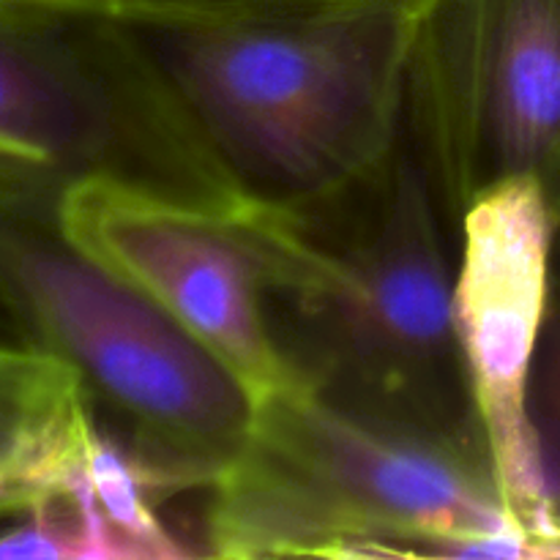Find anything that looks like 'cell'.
Segmentation results:
<instances>
[{"instance_id":"cell-1","label":"cell","mask_w":560,"mask_h":560,"mask_svg":"<svg viewBox=\"0 0 560 560\" xmlns=\"http://www.w3.org/2000/svg\"><path fill=\"white\" fill-rule=\"evenodd\" d=\"M427 5L96 20L118 47L126 91L189 164L195 197L315 211L364 189L402 142Z\"/></svg>"},{"instance_id":"cell-2","label":"cell","mask_w":560,"mask_h":560,"mask_svg":"<svg viewBox=\"0 0 560 560\" xmlns=\"http://www.w3.org/2000/svg\"><path fill=\"white\" fill-rule=\"evenodd\" d=\"M208 490L219 558H552L479 452L345 408L310 377L257 405Z\"/></svg>"},{"instance_id":"cell-3","label":"cell","mask_w":560,"mask_h":560,"mask_svg":"<svg viewBox=\"0 0 560 560\" xmlns=\"http://www.w3.org/2000/svg\"><path fill=\"white\" fill-rule=\"evenodd\" d=\"M217 206L255 246L268 299L304 339L299 366L326 397L485 457L454 334L446 208L410 142L372 178L348 238L323 241L290 208Z\"/></svg>"},{"instance_id":"cell-4","label":"cell","mask_w":560,"mask_h":560,"mask_svg":"<svg viewBox=\"0 0 560 560\" xmlns=\"http://www.w3.org/2000/svg\"><path fill=\"white\" fill-rule=\"evenodd\" d=\"M0 295L63 355L175 492L211 487L238 457L257 402L235 372L145 295L0 197Z\"/></svg>"},{"instance_id":"cell-5","label":"cell","mask_w":560,"mask_h":560,"mask_svg":"<svg viewBox=\"0 0 560 560\" xmlns=\"http://www.w3.org/2000/svg\"><path fill=\"white\" fill-rule=\"evenodd\" d=\"M405 135L452 222L517 175H536L560 208V0H432Z\"/></svg>"},{"instance_id":"cell-6","label":"cell","mask_w":560,"mask_h":560,"mask_svg":"<svg viewBox=\"0 0 560 560\" xmlns=\"http://www.w3.org/2000/svg\"><path fill=\"white\" fill-rule=\"evenodd\" d=\"M52 224L217 353L257 405L306 377L277 337L255 246L222 206L93 167L55 189Z\"/></svg>"},{"instance_id":"cell-7","label":"cell","mask_w":560,"mask_h":560,"mask_svg":"<svg viewBox=\"0 0 560 560\" xmlns=\"http://www.w3.org/2000/svg\"><path fill=\"white\" fill-rule=\"evenodd\" d=\"M560 208L536 175L476 195L459 213L452 315L487 468L512 517L560 558L528 392L550 310Z\"/></svg>"},{"instance_id":"cell-8","label":"cell","mask_w":560,"mask_h":560,"mask_svg":"<svg viewBox=\"0 0 560 560\" xmlns=\"http://www.w3.org/2000/svg\"><path fill=\"white\" fill-rule=\"evenodd\" d=\"M42 22L0 14V167L60 186L98 167L113 118L96 82L44 49Z\"/></svg>"},{"instance_id":"cell-9","label":"cell","mask_w":560,"mask_h":560,"mask_svg":"<svg viewBox=\"0 0 560 560\" xmlns=\"http://www.w3.org/2000/svg\"><path fill=\"white\" fill-rule=\"evenodd\" d=\"M93 424L91 392L63 355L0 342V520L25 517L63 479Z\"/></svg>"},{"instance_id":"cell-10","label":"cell","mask_w":560,"mask_h":560,"mask_svg":"<svg viewBox=\"0 0 560 560\" xmlns=\"http://www.w3.org/2000/svg\"><path fill=\"white\" fill-rule=\"evenodd\" d=\"M528 410L547 498L560 530V284H552L550 310L530 375Z\"/></svg>"},{"instance_id":"cell-11","label":"cell","mask_w":560,"mask_h":560,"mask_svg":"<svg viewBox=\"0 0 560 560\" xmlns=\"http://www.w3.org/2000/svg\"><path fill=\"white\" fill-rule=\"evenodd\" d=\"M430 0H131L107 16H326L383 5H427Z\"/></svg>"},{"instance_id":"cell-12","label":"cell","mask_w":560,"mask_h":560,"mask_svg":"<svg viewBox=\"0 0 560 560\" xmlns=\"http://www.w3.org/2000/svg\"><path fill=\"white\" fill-rule=\"evenodd\" d=\"M131 0H0V14L27 16V20H93L113 14Z\"/></svg>"},{"instance_id":"cell-13","label":"cell","mask_w":560,"mask_h":560,"mask_svg":"<svg viewBox=\"0 0 560 560\" xmlns=\"http://www.w3.org/2000/svg\"><path fill=\"white\" fill-rule=\"evenodd\" d=\"M25 186H33V184L31 180L20 178V175H14L11 170L0 167V195H20Z\"/></svg>"}]
</instances>
